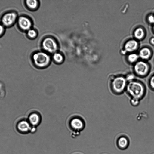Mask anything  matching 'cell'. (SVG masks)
Returning <instances> with one entry per match:
<instances>
[{
    "label": "cell",
    "mask_w": 154,
    "mask_h": 154,
    "mask_svg": "<svg viewBox=\"0 0 154 154\" xmlns=\"http://www.w3.org/2000/svg\"><path fill=\"white\" fill-rule=\"evenodd\" d=\"M137 46V42L134 40H131L126 43L125 46V48L127 51L130 52L135 50Z\"/></svg>",
    "instance_id": "12"
},
{
    "label": "cell",
    "mask_w": 154,
    "mask_h": 154,
    "mask_svg": "<svg viewBox=\"0 0 154 154\" xmlns=\"http://www.w3.org/2000/svg\"><path fill=\"white\" fill-rule=\"evenodd\" d=\"M70 126L73 130L79 131L82 130L84 124L82 121L80 119L75 118L71 121Z\"/></svg>",
    "instance_id": "10"
},
{
    "label": "cell",
    "mask_w": 154,
    "mask_h": 154,
    "mask_svg": "<svg viewBox=\"0 0 154 154\" xmlns=\"http://www.w3.org/2000/svg\"><path fill=\"white\" fill-rule=\"evenodd\" d=\"M126 81L123 77L119 76L115 78L112 83V88L117 94L122 92L126 87Z\"/></svg>",
    "instance_id": "5"
},
{
    "label": "cell",
    "mask_w": 154,
    "mask_h": 154,
    "mask_svg": "<svg viewBox=\"0 0 154 154\" xmlns=\"http://www.w3.org/2000/svg\"><path fill=\"white\" fill-rule=\"evenodd\" d=\"M26 36L28 38L30 39L35 38L37 35L36 31L34 29H31L26 32Z\"/></svg>",
    "instance_id": "15"
},
{
    "label": "cell",
    "mask_w": 154,
    "mask_h": 154,
    "mask_svg": "<svg viewBox=\"0 0 154 154\" xmlns=\"http://www.w3.org/2000/svg\"><path fill=\"white\" fill-rule=\"evenodd\" d=\"M43 48L51 53L55 52L57 49V44L54 40L50 38L45 39L42 42Z\"/></svg>",
    "instance_id": "7"
},
{
    "label": "cell",
    "mask_w": 154,
    "mask_h": 154,
    "mask_svg": "<svg viewBox=\"0 0 154 154\" xmlns=\"http://www.w3.org/2000/svg\"><path fill=\"white\" fill-rule=\"evenodd\" d=\"M148 20L150 23H154V16L152 15L149 16L148 18Z\"/></svg>",
    "instance_id": "21"
},
{
    "label": "cell",
    "mask_w": 154,
    "mask_h": 154,
    "mask_svg": "<svg viewBox=\"0 0 154 154\" xmlns=\"http://www.w3.org/2000/svg\"><path fill=\"white\" fill-rule=\"evenodd\" d=\"M32 59L34 65L40 68L46 66L50 61L49 56L43 52H38L34 54L32 56Z\"/></svg>",
    "instance_id": "4"
},
{
    "label": "cell",
    "mask_w": 154,
    "mask_h": 154,
    "mask_svg": "<svg viewBox=\"0 0 154 154\" xmlns=\"http://www.w3.org/2000/svg\"><path fill=\"white\" fill-rule=\"evenodd\" d=\"M138 56L135 54H130L128 57V59L131 62L135 61L137 59Z\"/></svg>",
    "instance_id": "18"
},
{
    "label": "cell",
    "mask_w": 154,
    "mask_h": 154,
    "mask_svg": "<svg viewBox=\"0 0 154 154\" xmlns=\"http://www.w3.org/2000/svg\"><path fill=\"white\" fill-rule=\"evenodd\" d=\"M134 35L137 38L141 39L144 35V32L143 30L141 28L137 29L135 31Z\"/></svg>",
    "instance_id": "16"
},
{
    "label": "cell",
    "mask_w": 154,
    "mask_h": 154,
    "mask_svg": "<svg viewBox=\"0 0 154 154\" xmlns=\"http://www.w3.org/2000/svg\"><path fill=\"white\" fill-rule=\"evenodd\" d=\"M53 57L54 61L57 63H60L63 61V56L60 53H54Z\"/></svg>",
    "instance_id": "17"
},
{
    "label": "cell",
    "mask_w": 154,
    "mask_h": 154,
    "mask_svg": "<svg viewBox=\"0 0 154 154\" xmlns=\"http://www.w3.org/2000/svg\"><path fill=\"white\" fill-rule=\"evenodd\" d=\"M126 88L132 99L138 101L143 97L145 91L143 85L140 82L136 81L130 82L127 85Z\"/></svg>",
    "instance_id": "1"
},
{
    "label": "cell",
    "mask_w": 154,
    "mask_h": 154,
    "mask_svg": "<svg viewBox=\"0 0 154 154\" xmlns=\"http://www.w3.org/2000/svg\"><path fill=\"white\" fill-rule=\"evenodd\" d=\"M17 23L18 29L23 32H26L31 29L32 24L29 17L24 15L18 17Z\"/></svg>",
    "instance_id": "6"
},
{
    "label": "cell",
    "mask_w": 154,
    "mask_h": 154,
    "mask_svg": "<svg viewBox=\"0 0 154 154\" xmlns=\"http://www.w3.org/2000/svg\"><path fill=\"white\" fill-rule=\"evenodd\" d=\"M27 119L31 126L35 128L40 123V117L38 114L36 112L30 113Z\"/></svg>",
    "instance_id": "9"
},
{
    "label": "cell",
    "mask_w": 154,
    "mask_h": 154,
    "mask_svg": "<svg viewBox=\"0 0 154 154\" xmlns=\"http://www.w3.org/2000/svg\"><path fill=\"white\" fill-rule=\"evenodd\" d=\"M150 51L149 49L147 48H144L140 51L139 55L141 58L146 59L150 57Z\"/></svg>",
    "instance_id": "14"
},
{
    "label": "cell",
    "mask_w": 154,
    "mask_h": 154,
    "mask_svg": "<svg viewBox=\"0 0 154 154\" xmlns=\"http://www.w3.org/2000/svg\"><path fill=\"white\" fill-rule=\"evenodd\" d=\"M6 28L0 23V38L4 34Z\"/></svg>",
    "instance_id": "19"
},
{
    "label": "cell",
    "mask_w": 154,
    "mask_h": 154,
    "mask_svg": "<svg viewBox=\"0 0 154 154\" xmlns=\"http://www.w3.org/2000/svg\"><path fill=\"white\" fill-rule=\"evenodd\" d=\"M153 29H154V25H153Z\"/></svg>",
    "instance_id": "23"
},
{
    "label": "cell",
    "mask_w": 154,
    "mask_h": 154,
    "mask_svg": "<svg viewBox=\"0 0 154 154\" xmlns=\"http://www.w3.org/2000/svg\"><path fill=\"white\" fill-rule=\"evenodd\" d=\"M26 7L29 10L33 11L35 10L38 6V2L35 0H26L24 1Z\"/></svg>",
    "instance_id": "11"
},
{
    "label": "cell",
    "mask_w": 154,
    "mask_h": 154,
    "mask_svg": "<svg viewBox=\"0 0 154 154\" xmlns=\"http://www.w3.org/2000/svg\"><path fill=\"white\" fill-rule=\"evenodd\" d=\"M117 143L119 147L122 149L125 148L128 145V140L125 137H122L118 139Z\"/></svg>",
    "instance_id": "13"
},
{
    "label": "cell",
    "mask_w": 154,
    "mask_h": 154,
    "mask_svg": "<svg viewBox=\"0 0 154 154\" xmlns=\"http://www.w3.org/2000/svg\"><path fill=\"white\" fill-rule=\"evenodd\" d=\"M151 43L153 45H154V38H152L151 39Z\"/></svg>",
    "instance_id": "22"
},
{
    "label": "cell",
    "mask_w": 154,
    "mask_h": 154,
    "mask_svg": "<svg viewBox=\"0 0 154 154\" xmlns=\"http://www.w3.org/2000/svg\"><path fill=\"white\" fill-rule=\"evenodd\" d=\"M15 129L18 133L22 134H26L30 133H33L35 128L32 127L27 119H21L16 123Z\"/></svg>",
    "instance_id": "3"
},
{
    "label": "cell",
    "mask_w": 154,
    "mask_h": 154,
    "mask_svg": "<svg viewBox=\"0 0 154 154\" xmlns=\"http://www.w3.org/2000/svg\"><path fill=\"white\" fill-rule=\"evenodd\" d=\"M134 69L137 75L141 76H144L147 74L149 68L148 65L146 63L143 61H139L135 65Z\"/></svg>",
    "instance_id": "8"
},
{
    "label": "cell",
    "mask_w": 154,
    "mask_h": 154,
    "mask_svg": "<svg viewBox=\"0 0 154 154\" xmlns=\"http://www.w3.org/2000/svg\"><path fill=\"white\" fill-rule=\"evenodd\" d=\"M150 85L151 87L154 89V76H152L150 79Z\"/></svg>",
    "instance_id": "20"
},
{
    "label": "cell",
    "mask_w": 154,
    "mask_h": 154,
    "mask_svg": "<svg viewBox=\"0 0 154 154\" xmlns=\"http://www.w3.org/2000/svg\"><path fill=\"white\" fill-rule=\"evenodd\" d=\"M18 16L17 12L9 11L4 14L1 18V23L6 28L13 26L17 23Z\"/></svg>",
    "instance_id": "2"
}]
</instances>
